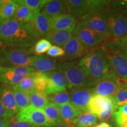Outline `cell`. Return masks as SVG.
<instances>
[{
    "instance_id": "obj_1",
    "label": "cell",
    "mask_w": 127,
    "mask_h": 127,
    "mask_svg": "<svg viewBox=\"0 0 127 127\" xmlns=\"http://www.w3.org/2000/svg\"><path fill=\"white\" fill-rule=\"evenodd\" d=\"M40 37L29 23H20L13 18L0 23V41L7 47L28 50Z\"/></svg>"
},
{
    "instance_id": "obj_2",
    "label": "cell",
    "mask_w": 127,
    "mask_h": 127,
    "mask_svg": "<svg viewBox=\"0 0 127 127\" xmlns=\"http://www.w3.org/2000/svg\"><path fill=\"white\" fill-rule=\"evenodd\" d=\"M78 64L87 75L95 81L112 70L101 48L85 55Z\"/></svg>"
},
{
    "instance_id": "obj_3",
    "label": "cell",
    "mask_w": 127,
    "mask_h": 127,
    "mask_svg": "<svg viewBox=\"0 0 127 127\" xmlns=\"http://www.w3.org/2000/svg\"><path fill=\"white\" fill-rule=\"evenodd\" d=\"M107 60L119 78L127 79V48L119 40L108 42L101 47Z\"/></svg>"
},
{
    "instance_id": "obj_4",
    "label": "cell",
    "mask_w": 127,
    "mask_h": 127,
    "mask_svg": "<svg viewBox=\"0 0 127 127\" xmlns=\"http://www.w3.org/2000/svg\"><path fill=\"white\" fill-rule=\"evenodd\" d=\"M57 70L65 76L69 89L75 87H93L95 84V81L87 75L77 61L59 63Z\"/></svg>"
},
{
    "instance_id": "obj_5",
    "label": "cell",
    "mask_w": 127,
    "mask_h": 127,
    "mask_svg": "<svg viewBox=\"0 0 127 127\" xmlns=\"http://www.w3.org/2000/svg\"><path fill=\"white\" fill-rule=\"evenodd\" d=\"M32 54H34L33 47L28 50L4 47L0 48V66H30Z\"/></svg>"
},
{
    "instance_id": "obj_6",
    "label": "cell",
    "mask_w": 127,
    "mask_h": 127,
    "mask_svg": "<svg viewBox=\"0 0 127 127\" xmlns=\"http://www.w3.org/2000/svg\"><path fill=\"white\" fill-rule=\"evenodd\" d=\"M80 23L99 35L104 40H108L113 37L103 13L88 12L82 16Z\"/></svg>"
},
{
    "instance_id": "obj_7",
    "label": "cell",
    "mask_w": 127,
    "mask_h": 127,
    "mask_svg": "<svg viewBox=\"0 0 127 127\" xmlns=\"http://www.w3.org/2000/svg\"><path fill=\"white\" fill-rule=\"evenodd\" d=\"M36 72L30 66H0V84L15 86L25 78L34 75Z\"/></svg>"
},
{
    "instance_id": "obj_8",
    "label": "cell",
    "mask_w": 127,
    "mask_h": 127,
    "mask_svg": "<svg viewBox=\"0 0 127 127\" xmlns=\"http://www.w3.org/2000/svg\"><path fill=\"white\" fill-rule=\"evenodd\" d=\"M118 77L111 70L108 74L95 81L93 87L96 94L111 98L119 91Z\"/></svg>"
},
{
    "instance_id": "obj_9",
    "label": "cell",
    "mask_w": 127,
    "mask_h": 127,
    "mask_svg": "<svg viewBox=\"0 0 127 127\" xmlns=\"http://www.w3.org/2000/svg\"><path fill=\"white\" fill-rule=\"evenodd\" d=\"M15 117L17 120L27 122L34 127H54L48 120L42 109L36 108L31 105L19 110Z\"/></svg>"
},
{
    "instance_id": "obj_10",
    "label": "cell",
    "mask_w": 127,
    "mask_h": 127,
    "mask_svg": "<svg viewBox=\"0 0 127 127\" xmlns=\"http://www.w3.org/2000/svg\"><path fill=\"white\" fill-rule=\"evenodd\" d=\"M103 14L113 37L118 38L127 35V17L111 9Z\"/></svg>"
},
{
    "instance_id": "obj_11",
    "label": "cell",
    "mask_w": 127,
    "mask_h": 127,
    "mask_svg": "<svg viewBox=\"0 0 127 127\" xmlns=\"http://www.w3.org/2000/svg\"><path fill=\"white\" fill-rule=\"evenodd\" d=\"M70 103L77 108L88 112V107L95 94L93 87H75L70 90Z\"/></svg>"
},
{
    "instance_id": "obj_12",
    "label": "cell",
    "mask_w": 127,
    "mask_h": 127,
    "mask_svg": "<svg viewBox=\"0 0 127 127\" xmlns=\"http://www.w3.org/2000/svg\"><path fill=\"white\" fill-rule=\"evenodd\" d=\"M74 35L87 50L102 44L104 41L99 35L85 27L81 23L77 24Z\"/></svg>"
},
{
    "instance_id": "obj_13",
    "label": "cell",
    "mask_w": 127,
    "mask_h": 127,
    "mask_svg": "<svg viewBox=\"0 0 127 127\" xmlns=\"http://www.w3.org/2000/svg\"><path fill=\"white\" fill-rule=\"evenodd\" d=\"M47 79L45 94L49 95L57 92L65 91L69 89V85L65 76L59 71H51L44 72Z\"/></svg>"
},
{
    "instance_id": "obj_14",
    "label": "cell",
    "mask_w": 127,
    "mask_h": 127,
    "mask_svg": "<svg viewBox=\"0 0 127 127\" xmlns=\"http://www.w3.org/2000/svg\"><path fill=\"white\" fill-rule=\"evenodd\" d=\"M0 99L8 114L14 117L19 111L16 104L13 87L5 84H0Z\"/></svg>"
},
{
    "instance_id": "obj_15",
    "label": "cell",
    "mask_w": 127,
    "mask_h": 127,
    "mask_svg": "<svg viewBox=\"0 0 127 127\" xmlns=\"http://www.w3.org/2000/svg\"><path fill=\"white\" fill-rule=\"evenodd\" d=\"M50 28L55 31H68L74 32L77 25V18L69 14H63L49 19Z\"/></svg>"
},
{
    "instance_id": "obj_16",
    "label": "cell",
    "mask_w": 127,
    "mask_h": 127,
    "mask_svg": "<svg viewBox=\"0 0 127 127\" xmlns=\"http://www.w3.org/2000/svg\"><path fill=\"white\" fill-rule=\"evenodd\" d=\"M58 64L55 58L47 55H34L32 56L31 67L39 72H47L57 69Z\"/></svg>"
},
{
    "instance_id": "obj_17",
    "label": "cell",
    "mask_w": 127,
    "mask_h": 127,
    "mask_svg": "<svg viewBox=\"0 0 127 127\" xmlns=\"http://www.w3.org/2000/svg\"><path fill=\"white\" fill-rule=\"evenodd\" d=\"M63 49L65 51L63 60L65 61H71L80 58L88 51L74 35L64 46Z\"/></svg>"
},
{
    "instance_id": "obj_18",
    "label": "cell",
    "mask_w": 127,
    "mask_h": 127,
    "mask_svg": "<svg viewBox=\"0 0 127 127\" xmlns=\"http://www.w3.org/2000/svg\"><path fill=\"white\" fill-rule=\"evenodd\" d=\"M40 12L50 18L55 16L68 14L65 1L51 0L43 6Z\"/></svg>"
},
{
    "instance_id": "obj_19",
    "label": "cell",
    "mask_w": 127,
    "mask_h": 127,
    "mask_svg": "<svg viewBox=\"0 0 127 127\" xmlns=\"http://www.w3.org/2000/svg\"><path fill=\"white\" fill-rule=\"evenodd\" d=\"M49 18L41 12H38L34 16L29 24L39 35L44 36L51 30Z\"/></svg>"
},
{
    "instance_id": "obj_20",
    "label": "cell",
    "mask_w": 127,
    "mask_h": 127,
    "mask_svg": "<svg viewBox=\"0 0 127 127\" xmlns=\"http://www.w3.org/2000/svg\"><path fill=\"white\" fill-rule=\"evenodd\" d=\"M73 36V32L51 30L43 37H44V39L48 41L51 44L60 47H63Z\"/></svg>"
},
{
    "instance_id": "obj_21",
    "label": "cell",
    "mask_w": 127,
    "mask_h": 127,
    "mask_svg": "<svg viewBox=\"0 0 127 127\" xmlns=\"http://www.w3.org/2000/svg\"><path fill=\"white\" fill-rule=\"evenodd\" d=\"M68 14L77 18L88 12L87 0H66Z\"/></svg>"
},
{
    "instance_id": "obj_22",
    "label": "cell",
    "mask_w": 127,
    "mask_h": 127,
    "mask_svg": "<svg viewBox=\"0 0 127 127\" xmlns=\"http://www.w3.org/2000/svg\"><path fill=\"white\" fill-rule=\"evenodd\" d=\"M59 108L62 120L66 123L72 124L73 121L78 116L84 112L83 111L77 108L71 103L63 105Z\"/></svg>"
},
{
    "instance_id": "obj_23",
    "label": "cell",
    "mask_w": 127,
    "mask_h": 127,
    "mask_svg": "<svg viewBox=\"0 0 127 127\" xmlns=\"http://www.w3.org/2000/svg\"><path fill=\"white\" fill-rule=\"evenodd\" d=\"M42 111L49 122L54 127L63 122L60 108L54 103L49 102V104L42 109Z\"/></svg>"
},
{
    "instance_id": "obj_24",
    "label": "cell",
    "mask_w": 127,
    "mask_h": 127,
    "mask_svg": "<svg viewBox=\"0 0 127 127\" xmlns=\"http://www.w3.org/2000/svg\"><path fill=\"white\" fill-rule=\"evenodd\" d=\"M18 4L15 1L9 0L4 1L0 7V23L10 20L13 18Z\"/></svg>"
},
{
    "instance_id": "obj_25",
    "label": "cell",
    "mask_w": 127,
    "mask_h": 127,
    "mask_svg": "<svg viewBox=\"0 0 127 127\" xmlns=\"http://www.w3.org/2000/svg\"><path fill=\"white\" fill-rule=\"evenodd\" d=\"M97 123V116L91 112H85L78 116L72 121L76 127H92Z\"/></svg>"
},
{
    "instance_id": "obj_26",
    "label": "cell",
    "mask_w": 127,
    "mask_h": 127,
    "mask_svg": "<svg viewBox=\"0 0 127 127\" xmlns=\"http://www.w3.org/2000/svg\"><path fill=\"white\" fill-rule=\"evenodd\" d=\"M30 104L36 108L43 109L49 104L48 96L44 93L33 90L30 93Z\"/></svg>"
},
{
    "instance_id": "obj_27",
    "label": "cell",
    "mask_w": 127,
    "mask_h": 127,
    "mask_svg": "<svg viewBox=\"0 0 127 127\" xmlns=\"http://www.w3.org/2000/svg\"><path fill=\"white\" fill-rule=\"evenodd\" d=\"M34 15L35 14L31 9L23 5L18 4L13 18L20 23L27 24L31 21Z\"/></svg>"
},
{
    "instance_id": "obj_28",
    "label": "cell",
    "mask_w": 127,
    "mask_h": 127,
    "mask_svg": "<svg viewBox=\"0 0 127 127\" xmlns=\"http://www.w3.org/2000/svg\"><path fill=\"white\" fill-rule=\"evenodd\" d=\"M88 12L104 13L110 9L111 1L107 0H87Z\"/></svg>"
},
{
    "instance_id": "obj_29",
    "label": "cell",
    "mask_w": 127,
    "mask_h": 127,
    "mask_svg": "<svg viewBox=\"0 0 127 127\" xmlns=\"http://www.w3.org/2000/svg\"><path fill=\"white\" fill-rule=\"evenodd\" d=\"M49 101L54 103L58 107L70 103V94L67 90L57 92L48 95Z\"/></svg>"
},
{
    "instance_id": "obj_30",
    "label": "cell",
    "mask_w": 127,
    "mask_h": 127,
    "mask_svg": "<svg viewBox=\"0 0 127 127\" xmlns=\"http://www.w3.org/2000/svg\"><path fill=\"white\" fill-rule=\"evenodd\" d=\"M13 89L15 94L16 104L19 110L25 108L31 105L29 93L22 91L15 86L13 87Z\"/></svg>"
},
{
    "instance_id": "obj_31",
    "label": "cell",
    "mask_w": 127,
    "mask_h": 127,
    "mask_svg": "<svg viewBox=\"0 0 127 127\" xmlns=\"http://www.w3.org/2000/svg\"><path fill=\"white\" fill-rule=\"evenodd\" d=\"M114 111H115V109H114L112 98H108L107 101L103 104L99 113L96 116L100 121H105L110 119L112 115H113Z\"/></svg>"
},
{
    "instance_id": "obj_32",
    "label": "cell",
    "mask_w": 127,
    "mask_h": 127,
    "mask_svg": "<svg viewBox=\"0 0 127 127\" xmlns=\"http://www.w3.org/2000/svg\"><path fill=\"white\" fill-rule=\"evenodd\" d=\"M108 98V97H104L95 94L89 103L88 107L89 112H91L97 115L103 104L107 101Z\"/></svg>"
},
{
    "instance_id": "obj_33",
    "label": "cell",
    "mask_w": 127,
    "mask_h": 127,
    "mask_svg": "<svg viewBox=\"0 0 127 127\" xmlns=\"http://www.w3.org/2000/svg\"><path fill=\"white\" fill-rule=\"evenodd\" d=\"M48 0H15L18 4L23 5L31 9L35 15L41 11L43 6Z\"/></svg>"
},
{
    "instance_id": "obj_34",
    "label": "cell",
    "mask_w": 127,
    "mask_h": 127,
    "mask_svg": "<svg viewBox=\"0 0 127 127\" xmlns=\"http://www.w3.org/2000/svg\"><path fill=\"white\" fill-rule=\"evenodd\" d=\"M113 102L115 111L122 106L127 104V89L119 91L115 95L111 97Z\"/></svg>"
},
{
    "instance_id": "obj_35",
    "label": "cell",
    "mask_w": 127,
    "mask_h": 127,
    "mask_svg": "<svg viewBox=\"0 0 127 127\" xmlns=\"http://www.w3.org/2000/svg\"><path fill=\"white\" fill-rule=\"evenodd\" d=\"M35 87L34 90L39 93H45V90L47 87V79L44 72H37L34 75Z\"/></svg>"
},
{
    "instance_id": "obj_36",
    "label": "cell",
    "mask_w": 127,
    "mask_h": 127,
    "mask_svg": "<svg viewBox=\"0 0 127 127\" xmlns=\"http://www.w3.org/2000/svg\"><path fill=\"white\" fill-rule=\"evenodd\" d=\"M34 75L28 76V77L25 78L23 79L20 83L17 84V85H15V87L20 89V90H22V91H24L26 92V93H28L30 94V92L32 91V90L34 89V87H35Z\"/></svg>"
},
{
    "instance_id": "obj_37",
    "label": "cell",
    "mask_w": 127,
    "mask_h": 127,
    "mask_svg": "<svg viewBox=\"0 0 127 127\" xmlns=\"http://www.w3.org/2000/svg\"><path fill=\"white\" fill-rule=\"evenodd\" d=\"M51 44L47 39L42 38L39 39L33 47L34 54L41 55L47 51L51 47Z\"/></svg>"
},
{
    "instance_id": "obj_38",
    "label": "cell",
    "mask_w": 127,
    "mask_h": 127,
    "mask_svg": "<svg viewBox=\"0 0 127 127\" xmlns=\"http://www.w3.org/2000/svg\"><path fill=\"white\" fill-rule=\"evenodd\" d=\"M111 9L127 17V1H111Z\"/></svg>"
},
{
    "instance_id": "obj_39",
    "label": "cell",
    "mask_w": 127,
    "mask_h": 127,
    "mask_svg": "<svg viewBox=\"0 0 127 127\" xmlns=\"http://www.w3.org/2000/svg\"><path fill=\"white\" fill-rule=\"evenodd\" d=\"M114 118L118 127H127V115L116 110L114 111Z\"/></svg>"
},
{
    "instance_id": "obj_40",
    "label": "cell",
    "mask_w": 127,
    "mask_h": 127,
    "mask_svg": "<svg viewBox=\"0 0 127 127\" xmlns=\"http://www.w3.org/2000/svg\"><path fill=\"white\" fill-rule=\"evenodd\" d=\"M47 55L50 57H58L64 56L65 51L63 48L58 46L52 45L47 52Z\"/></svg>"
},
{
    "instance_id": "obj_41",
    "label": "cell",
    "mask_w": 127,
    "mask_h": 127,
    "mask_svg": "<svg viewBox=\"0 0 127 127\" xmlns=\"http://www.w3.org/2000/svg\"><path fill=\"white\" fill-rule=\"evenodd\" d=\"M8 127H34L27 122L17 120L15 117H12L9 119Z\"/></svg>"
},
{
    "instance_id": "obj_42",
    "label": "cell",
    "mask_w": 127,
    "mask_h": 127,
    "mask_svg": "<svg viewBox=\"0 0 127 127\" xmlns=\"http://www.w3.org/2000/svg\"><path fill=\"white\" fill-rule=\"evenodd\" d=\"M11 117L8 114L7 110L5 108L4 105L2 104L0 99V118H10Z\"/></svg>"
},
{
    "instance_id": "obj_43",
    "label": "cell",
    "mask_w": 127,
    "mask_h": 127,
    "mask_svg": "<svg viewBox=\"0 0 127 127\" xmlns=\"http://www.w3.org/2000/svg\"><path fill=\"white\" fill-rule=\"evenodd\" d=\"M10 118H0V127H8Z\"/></svg>"
},
{
    "instance_id": "obj_44",
    "label": "cell",
    "mask_w": 127,
    "mask_h": 127,
    "mask_svg": "<svg viewBox=\"0 0 127 127\" xmlns=\"http://www.w3.org/2000/svg\"><path fill=\"white\" fill-rule=\"evenodd\" d=\"M117 110L119 111L120 112H121V113L124 114L125 115H127V104L120 107Z\"/></svg>"
},
{
    "instance_id": "obj_45",
    "label": "cell",
    "mask_w": 127,
    "mask_h": 127,
    "mask_svg": "<svg viewBox=\"0 0 127 127\" xmlns=\"http://www.w3.org/2000/svg\"><path fill=\"white\" fill-rule=\"evenodd\" d=\"M72 124H69V123H66L65 122H61V123L58 124V125H57L56 126L54 127H73Z\"/></svg>"
},
{
    "instance_id": "obj_46",
    "label": "cell",
    "mask_w": 127,
    "mask_h": 127,
    "mask_svg": "<svg viewBox=\"0 0 127 127\" xmlns=\"http://www.w3.org/2000/svg\"><path fill=\"white\" fill-rule=\"evenodd\" d=\"M119 41H120L121 43L123 44V45H124L127 48V35H126L120 38L119 39Z\"/></svg>"
},
{
    "instance_id": "obj_47",
    "label": "cell",
    "mask_w": 127,
    "mask_h": 127,
    "mask_svg": "<svg viewBox=\"0 0 127 127\" xmlns=\"http://www.w3.org/2000/svg\"><path fill=\"white\" fill-rule=\"evenodd\" d=\"M94 127H112L110 124H109L108 123H105V122H103V123H99L98 124L95 125Z\"/></svg>"
},
{
    "instance_id": "obj_48",
    "label": "cell",
    "mask_w": 127,
    "mask_h": 127,
    "mask_svg": "<svg viewBox=\"0 0 127 127\" xmlns=\"http://www.w3.org/2000/svg\"><path fill=\"white\" fill-rule=\"evenodd\" d=\"M3 2H4V1H2V0H0V7H1V6L2 5Z\"/></svg>"
},
{
    "instance_id": "obj_49",
    "label": "cell",
    "mask_w": 127,
    "mask_h": 127,
    "mask_svg": "<svg viewBox=\"0 0 127 127\" xmlns=\"http://www.w3.org/2000/svg\"><path fill=\"white\" fill-rule=\"evenodd\" d=\"M2 45V43H1V41H0V47H1V46Z\"/></svg>"
},
{
    "instance_id": "obj_50",
    "label": "cell",
    "mask_w": 127,
    "mask_h": 127,
    "mask_svg": "<svg viewBox=\"0 0 127 127\" xmlns=\"http://www.w3.org/2000/svg\"></svg>"
},
{
    "instance_id": "obj_51",
    "label": "cell",
    "mask_w": 127,
    "mask_h": 127,
    "mask_svg": "<svg viewBox=\"0 0 127 127\" xmlns=\"http://www.w3.org/2000/svg\"></svg>"
}]
</instances>
